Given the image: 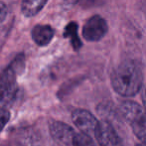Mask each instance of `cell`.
I'll use <instances>...</instances> for the list:
<instances>
[{"instance_id": "277c9868", "label": "cell", "mask_w": 146, "mask_h": 146, "mask_svg": "<svg viewBox=\"0 0 146 146\" xmlns=\"http://www.w3.org/2000/svg\"><path fill=\"white\" fill-rule=\"evenodd\" d=\"M94 136L100 146H121L122 142L113 125L108 120L98 122Z\"/></svg>"}, {"instance_id": "8992f818", "label": "cell", "mask_w": 146, "mask_h": 146, "mask_svg": "<svg viewBox=\"0 0 146 146\" xmlns=\"http://www.w3.org/2000/svg\"><path fill=\"white\" fill-rule=\"evenodd\" d=\"M50 132L53 138L63 144H70L73 141L76 132L70 125L61 121H53L50 124Z\"/></svg>"}, {"instance_id": "2e32d148", "label": "cell", "mask_w": 146, "mask_h": 146, "mask_svg": "<svg viewBox=\"0 0 146 146\" xmlns=\"http://www.w3.org/2000/svg\"><path fill=\"white\" fill-rule=\"evenodd\" d=\"M141 98H142V102L144 104V108L146 110V85L143 87L142 92H141Z\"/></svg>"}, {"instance_id": "6da1fadb", "label": "cell", "mask_w": 146, "mask_h": 146, "mask_svg": "<svg viewBox=\"0 0 146 146\" xmlns=\"http://www.w3.org/2000/svg\"><path fill=\"white\" fill-rule=\"evenodd\" d=\"M111 86L122 96H133L139 92L143 84V74L138 63L132 60L122 62L111 74Z\"/></svg>"}, {"instance_id": "ba28073f", "label": "cell", "mask_w": 146, "mask_h": 146, "mask_svg": "<svg viewBox=\"0 0 146 146\" xmlns=\"http://www.w3.org/2000/svg\"><path fill=\"white\" fill-rule=\"evenodd\" d=\"M144 111L141 106L132 100H124L120 104V112L128 123L134 120L139 114Z\"/></svg>"}, {"instance_id": "30bf717a", "label": "cell", "mask_w": 146, "mask_h": 146, "mask_svg": "<svg viewBox=\"0 0 146 146\" xmlns=\"http://www.w3.org/2000/svg\"><path fill=\"white\" fill-rule=\"evenodd\" d=\"M129 124L131 125L133 132L137 138L146 145V112L143 111Z\"/></svg>"}, {"instance_id": "3957f363", "label": "cell", "mask_w": 146, "mask_h": 146, "mask_svg": "<svg viewBox=\"0 0 146 146\" xmlns=\"http://www.w3.org/2000/svg\"><path fill=\"white\" fill-rule=\"evenodd\" d=\"M108 31L106 21L100 15L92 16L83 27V36L88 42H96L104 38Z\"/></svg>"}, {"instance_id": "7a4b0ae2", "label": "cell", "mask_w": 146, "mask_h": 146, "mask_svg": "<svg viewBox=\"0 0 146 146\" xmlns=\"http://www.w3.org/2000/svg\"><path fill=\"white\" fill-rule=\"evenodd\" d=\"M20 65H23V56L17 57L0 73V106L9 104L17 96V74Z\"/></svg>"}, {"instance_id": "8fae6325", "label": "cell", "mask_w": 146, "mask_h": 146, "mask_svg": "<svg viewBox=\"0 0 146 146\" xmlns=\"http://www.w3.org/2000/svg\"><path fill=\"white\" fill-rule=\"evenodd\" d=\"M64 36L66 38L70 39L74 50L78 51L79 49L82 48L83 44H82L81 39L79 38V35H78V24L76 22H71V23H69L66 26Z\"/></svg>"}, {"instance_id": "4fadbf2b", "label": "cell", "mask_w": 146, "mask_h": 146, "mask_svg": "<svg viewBox=\"0 0 146 146\" xmlns=\"http://www.w3.org/2000/svg\"><path fill=\"white\" fill-rule=\"evenodd\" d=\"M104 0H65V3L70 6H81V7H92L102 4Z\"/></svg>"}, {"instance_id": "7c38bea8", "label": "cell", "mask_w": 146, "mask_h": 146, "mask_svg": "<svg viewBox=\"0 0 146 146\" xmlns=\"http://www.w3.org/2000/svg\"><path fill=\"white\" fill-rule=\"evenodd\" d=\"M73 146H96L92 139L85 133H76L73 141Z\"/></svg>"}, {"instance_id": "9c48e42d", "label": "cell", "mask_w": 146, "mask_h": 146, "mask_svg": "<svg viewBox=\"0 0 146 146\" xmlns=\"http://www.w3.org/2000/svg\"><path fill=\"white\" fill-rule=\"evenodd\" d=\"M48 0H22L21 11L26 17L36 16L47 4Z\"/></svg>"}, {"instance_id": "5bb4252c", "label": "cell", "mask_w": 146, "mask_h": 146, "mask_svg": "<svg viewBox=\"0 0 146 146\" xmlns=\"http://www.w3.org/2000/svg\"><path fill=\"white\" fill-rule=\"evenodd\" d=\"M9 118H10L9 111H8L7 110H5V108H2V110H0V132H1L2 129L5 127L6 123L8 122Z\"/></svg>"}, {"instance_id": "9a60e30c", "label": "cell", "mask_w": 146, "mask_h": 146, "mask_svg": "<svg viewBox=\"0 0 146 146\" xmlns=\"http://www.w3.org/2000/svg\"><path fill=\"white\" fill-rule=\"evenodd\" d=\"M7 14H8L7 6H6L5 3H3V2L0 1V25H1L2 22L6 19Z\"/></svg>"}, {"instance_id": "52a82bcc", "label": "cell", "mask_w": 146, "mask_h": 146, "mask_svg": "<svg viewBox=\"0 0 146 146\" xmlns=\"http://www.w3.org/2000/svg\"><path fill=\"white\" fill-rule=\"evenodd\" d=\"M55 31L50 25L38 24L32 29V39L38 46H46L52 41Z\"/></svg>"}, {"instance_id": "5b68a950", "label": "cell", "mask_w": 146, "mask_h": 146, "mask_svg": "<svg viewBox=\"0 0 146 146\" xmlns=\"http://www.w3.org/2000/svg\"><path fill=\"white\" fill-rule=\"evenodd\" d=\"M72 119L76 126L82 131V133H85L88 136L94 134L98 121L90 111L78 108L72 113Z\"/></svg>"}, {"instance_id": "e0dca14e", "label": "cell", "mask_w": 146, "mask_h": 146, "mask_svg": "<svg viewBox=\"0 0 146 146\" xmlns=\"http://www.w3.org/2000/svg\"><path fill=\"white\" fill-rule=\"evenodd\" d=\"M136 146H146L145 144H137Z\"/></svg>"}]
</instances>
